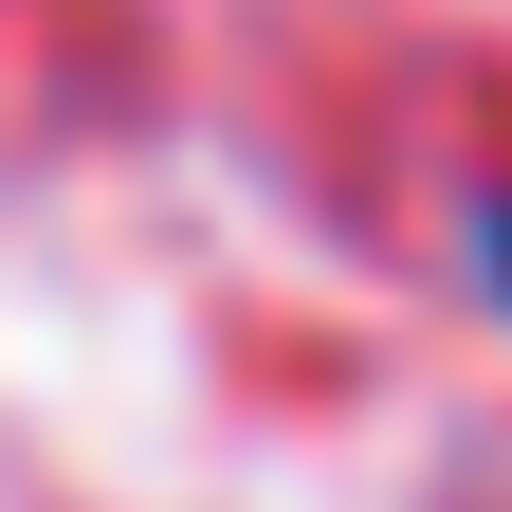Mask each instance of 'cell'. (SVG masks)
<instances>
[{"label":"cell","mask_w":512,"mask_h":512,"mask_svg":"<svg viewBox=\"0 0 512 512\" xmlns=\"http://www.w3.org/2000/svg\"><path fill=\"white\" fill-rule=\"evenodd\" d=\"M476 238H494V293H512V183H494V220H476Z\"/></svg>","instance_id":"6da1fadb"}]
</instances>
